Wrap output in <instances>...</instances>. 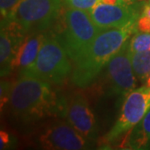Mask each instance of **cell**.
I'll list each match as a JSON object with an SVG mask.
<instances>
[{
    "label": "cell",
    "mask_w": 150,
    "mask_h": 150,
    "mask_svg": "<svg viewBox=\"0 0 150 150\" xmlns=\"http://www.w3.org/2000/svg\"><path fill=\"white\" fill-rule=\"evenodd\" d=\"M46 81L20 73L11 89L8 108L12 117L23 125L47 118H66L68 105Z\"/></svg>",
    "instance_id": "1"
},
{
    "label": "cell",
    "mask_w": 150,
    "mask_h": 150,
    "mask_svg": "<svg viewBox=\"0 0 150 150\" xmlns=\"http://www.w3.org/2000/svg\"><path fill=\"white\" fill-rule=\"evenodd\" d=\"M136 28L137 22L121 28L103 30L85 53L74 63L72 81L75 85L79 88L90 85L129 36L136 32Z\"/></svg>",
    "instance_id": "2"
},
{
    "label": "cell",
    "mask_w": 150,
    "mask_h": 150,
    "mask_svg": "<svg viewBox=\"0 0 150 150\" xmlns=\"http://www.w3.org/2000/svg\"><path fill=\"white\" fill-rule=\"evenodd\" d=\"M72 71L69 57L60 39L47 35L37 58L21 73L34 76L52 84L63 83Z\"/></svg>",
    "instance_id": "3"
},
{
    "label": "cell",
    "mask_w": 150,
    "mask_h": 150,
    "mask_svg": "<svg viewBox=\"0 0 150 150\" xmlns=\"http://www.w3.org/2000/svg\"><path fill=\"white\" fill-rule=\"evenodd\" d=\"M102 31L93 23L89 11L70 8L65 12L64 28L59 39L69 59L74 63Z\"/></svg>",
    "instance_id": "4"
},
{
    "label": "cell",
    "mask_w": 150,
    "mask_h": 150,
    "mask_svg": "<svg viewBox=\"0 0 150 150\" xmlns=\"http://www.w3.org/2000/svg\"><path fill=\"white\" fill-rule=\"evenodd\" d=\"M61 0H20L10 22L25 35L43 33L57 21Z\"/></svg>",
    "instance_id": "5"
},
{
    "label": "cell",
    "mask_w": 150,
    "mask_h": 150,
    "mask_svg": "<svg viewBox=\"0 0 150 150\" xmlns=\"http://www.w3.org/2000/svg\"><path fill=\"white\" fill-rule=\"evenodd\" d=\"M150 108V88L141 87L125 96L118 120L103 138V144H111L125 136L139 123Z\"/></svg>",
    "instance_id": "6"
},
{
    "label": "cell",
    "mask_w": 150,
    "mask_h": 150,
    "mask_svg": "<svg viewBox=\"0 0 150 150\" xmlns=\"http://www.w3.org/2000/svg\"><path fill=\"white\" fill-rule=\"evenodd\" d=\"M37 143L45 149L79 150L90 149L92 142L83 138L62 118L44 123L38 134Z\"/></svg>",
    "instance_id": "7"
},
{
    "label": "cell",
    "mask_w": 150,
    "mask_h": 150,
    "mask_svg": "<svg viewBox=\"0 0 150 150\" xmlns=\"http://www.w3.org/2000/svg\"><path fill=\"white\" fill-rule=\"evenodd\" d=\"M131 56L130 41L128 39L108 63L106 83L108 95L126 96L136 87Z\"/></svg>",
    "instance_id": "8"
},
{
    "label": "cell",
    "mask_w": 150,
    "mask_h": 150,
    "mask_svg": "<svg viewBox=\"0 0 150 150\" xmlns=\"http://www.w3.org/2000/svg\"><path fill=\"white\" fill-rule=\"evenodd\" d=\"M89 13L93 23L102 30L123 27L138 22L140 18L139 7L123 3L107 4L100 2Z\"/></svg>",
    "instance_id": "9"
},
{
    "label": "cell",
    "mask_w": 150,
    "mask_h": 150,
    "mask_svg": "<svg viewBox=\"0 0 150 150\" xmlns=\"http://www.w3.org/2000/svg\"><path fill=\"white\" fill-rule=\"evenodd\" d=\"M68 122L86 139L93 142L97 139V124L94 115L85 97L76 93L68 104Z\"/></svg>",
    "instance_id": "10"
},
{
    "label": "cell",
    "mask_w": 150,
    "mask_h": 150,
    "mask_svg": "<svg viewBox=\"0 0 150 150\" xmlns=\"http://www.w3.org/2000/svg\"><path fill=\"white\" fill-rule=\"evenodd\" d=\"M48 34L34 33L27 34L17 50L12 64V69L23 70L35 61Z\"/></svg>",
    "instance_id": "11"
},
{
    "label": "cell",
    "mask_w": 150,
    "mask_h": 150,
    "mask_svg": "<svg viewBox=\"0 0 150 150\" xmlns=\"http://www.w3.org/2000/svg\"><path fill=\"white\" fill-rule=\"evenodd\" d=\"M120 147L128 149H150V108L139 123L124 136Z\"/></svg>",
    "instance_id": "12"
},
{
    "label": "cell",
    "mask_w": 150,
    "mask_h": 150,
    "mask_svg": "<svg viewBox=\"0 0 150 150\" xmlns=\"http://www.w3.org/2000/svg\"><path fill=\"white\" fill-rule=\"evenodd\" d=\"M131 59L135 76L140 80L147 79L150 72V50L132 53Z\"/></svg>",
    "instance_id": "13"
},
{
    "label": "cell",
    "mask_w": 150,
    "mask_h": 150,
    "mask_svg": "<svg viewBox=\"0 0 150 150\" xmlns=\"http://www.w3.org/2000/svg\"><path fill=\"white\" fill-rule=\"evenodd\" d=\"M132 53H139L150 50V33H138L130 41Z\"/></svg>",
    "instance_id": "14"
},
{
    "label": "cell",
    "mask_w": 150,
    "mask_h": 150,
    "mask_svg": "<svg viewBox=\"0 0 150 150\" xmlns=\"http://www.w3.org/2000/svg\"><path fill=\"white\" fill-rule=\"evenodd\" d=\"M19 2L20 0H0L1 27L10 23Z\"/></svg>",
    "instance_id": "15"
},
{
    "label": "cell",
    "mask_w": 150,
    "mask_h": 150,
    "mask_svg": "<svg viewBox=\"0 0 150 150\" xmlns=\"http://www.w3.org/2000/svg\"><path fill=\"white\" fill-rule=\"evenodd\" d=\"M64 2L70 8L91 11L98 3L101 2V0H64Z\"/></svg>",
    "instance_id": "16"
},
{
    "label": "cell",
    "mask_w": 150,
    "mask_h": 150,
    "mask_svg": "<svg viewBox=\"0 0 150 150\" xmlns=\"http://www.w3.org/2000/svg\"><path fill=\"white\" fill-rule=\"evenodd\" d=\"M13 83H10V81H1V91H0L1 109H3V108L5 107L6 104L8 103V99H9V96H10Z\"/></svg>",
    "instance_id": "17"
},
{
    "label": "cell",
    "mask_w": 150,
    "mask_h": 150,
    "mask_svg": "<svg viewBox=\"0 0 150 150\" xmlns=\"http://www.w3.org/2000/svg\"><path fill=\"white\" fill-rule=\"evenodd\" d=\"M15 139H13L10 134L5 131H1L0 133V149H8L13 146Z\"/></svg>",
    "instance_id": "18"
},
{
    "label": "cell",
    "mask_w": 150,
    "mask_h": 150,
    "mask_svg": "<svg viewBox=\"0 0 150 150\" xmlns=\"http://www.w3.org/2000/svg\"><path fill=\"white\" fill-rule=\"evenodd\" d=\"M137 27L141 32L150 33V18L141 15L137 22Z\"/></svg>",
    "instance_id": "19"
},
{
    "label": "cell",
    "mask_w": 150,
    "mask_h": 150,
    "mask_svg": "<svg viewBox=\"0 0 150 150\" xmlns=\"http://www.w3.org/2000/svg\"><path fill=\"white\" fill-rule=\"evenodd\" d=\"M142 15L143 16H146L150 18V4H145L143 8V12H142Z\"/></svg>",
    "instance_id": "20"
},
{
    "label": "cell",
    "mask_w": 150,
    "mask_h": 150,
    "mask_svg": "<svg viewBox=\"0 0 150 150\" xmlns=\"http://www.w3.org/2000/svg\"><path fill=\"white\" fill-rule=\"evenodd\" d=\"M102 3L107 4H122L121 0H101Z\"/></svg>",
    "instance_id": "21"
},
{
    "label": "cell",
    "mask_w": 150,
    "mask_h": 150,
    "mask_svg": "<svg viewBox=\"0 0 150 150\" xmlns=\"http://www.w3.org/2000/svg\"><path fill=\"white\" fill-rule=\"evenodd\" d=\"M122 3L123 4H134V2L138 1V0H121Z\"/></svg>",
    "instance_id": "22"
},
{
    "label": "cell",
    "mask_w": 150,
    "mask_h": 150,
    "mask_svg": "<svg viewBox=\"0 0 150 150\" xmlns=\"http://www.w3.org/2000/svg\"><path fill=\"white\" fill-rule=\"evenodd\" d=\"M146 86L147 87H149L150 88V72H149V74L148 76V78H147V79H146Z\"/></svg>",
    "instance_id": "23"
},
{
    "label": "cell",
    "mask_w": 150,
    "mask_h": 150,
    "mask_svg": "<svg viewBox=\"0 0 150 150\" xmlns=\"http://www.w3.org/2000/svg\"><path fill=\"white\" fill-rule=\"evenodd\" d=\"M149 4H150V3H149Z\"/></svg>",
    "instance_id": "24"
}]
</instances>
